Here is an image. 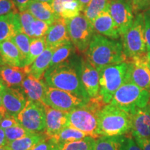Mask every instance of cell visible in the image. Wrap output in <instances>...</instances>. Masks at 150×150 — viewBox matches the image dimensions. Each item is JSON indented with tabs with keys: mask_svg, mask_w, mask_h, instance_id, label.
<instances>
[{
	"mask_svg": "<svg viewBox=\"0 0 150 150\" xmlns=\"http://www.w3.org/2000/svg\"><path fill=\"white\" fill-rule=\"evenodd\" d=\"M124 150H142L139 146L137 145L132 135L130 136H126V140L125 142Z\"/></svg>",
	"mask_w": 150,
	"mask_h": 150,
	"instance_id": "cell-42",
	"label": "cell"
},
{
	"mask_svg": "<svg viewBox=\"0 0 150 150\" xmlns=\"http://www.w3.org/2000/svg\"><path fill=\"white\" fill-rule=\"evenodd\" d=\"M107 9L121 37L126 33L134 21V8L129 0H109Z\"/></svg>",
	"mask_w": 150,
	"mask_h": 150,
	"instance_id": "cell-11",
	"label": "cell"
},
{
	"mask_svg": "<svg viewBox=\"0 0 150 150\" xmlns=\"http://www.w3.org/2000/svg\"><path fill=\"white\" fill-rule=\"evenodd\" d=\"M53 150H61V149H60V148L58 147L57 145H54V148H53Z\"/></svg>",
	"mask_w": 150,
	"mask_h": 150,
	"instance_id": "cell-52",
	"label": "cell"
},
{
	"mask_svg": "<svg viewBox=\"0 0 150 150\" xmlns=\"http://www.w3.org/2000/svg\"><path fill=\"white\" fill-rule=\"evenodd\" d=\"M20 125L19 122L16 117L9 115L8 113H6L1 118L0 121V127L3 129H6L10 127L17 126Z\"/></svg>",
	"mask_w": 150,
	"mask_h": 150,
	"instance_id": "cell-38",
	"label": "cell"
},
{
	"mask_svg": "<svg viewBox=\"0 0 150 150\" xmlns=\"http://www.w3.org/2000/svg\"><path fill=\"white\" fill-rule=\"evenodd\" d=\"M27 102V98L21 87L11 88L5 86L2 104L6 113L17 117Z\"/></svg>",
	"mask_w": 150,
	"mask_h": 150,
	"instance_id": "cell-14",
	"label": "cell"
},
{
	"mask_svg": "<svg viewBox=\"0 0 150 150\" xmlns=\"http://www.w3.org/2000/svg\"><path fill=\"white\" fill-rule=\"evenodd\" d=\"M32 40L33 38L22 32L16 33L11 39V40L16 45L17 47L18 48L19 51L21 53L24 67L25 65L26 60H27L28 54H29L30 45H31Z\"/></svg>",
	"mask_w": 150,
	"mask_h": 150,
	"instance_id": "cell-31",
	"label": "cell"
},
{
	"mask_svg": "<svg viewBox=\"0 0 150 150\" xmlns=\"http://www.w3.org/2000/svg\"><path fill=\"white\" fill-rule=\"evenodd\" d=\"M0 56L4 64L24 67L21 53L11 40L0 42Z\"/></svg>",
	"mask_w": 150,
	"mask_h": 150,
	"instance_id": "cell-23",
	"label": "cell"
},
{
	"mask_svg": "<svg viewBox=\"0 0 150 150\" xmlns=\"http://www.w3.org/2000/svg\"><path fill=\"white\" fill-rule=\"evenodd\" d=\"M50 25L42 20L35 19L31 26L33 38H40L45 37Z\"/></svg>",
	"mask_w": 150,
	"mask_h": 150,
	"instance_id": "cell-36",
	"label": "cell"
},
{
	"mask_svg": "<svg viewBox=\"0 0 150 150\" xmlns=\"http://www.w3.org/2000/svg\"><path fill=\"white\" fill-rule=\"evenodd\" d=\"M5 88V85L0 80V115L4 116L6 112L2 104V97H3V93Z\"/></svg>",
	"mask_w": 150,
	"mask_h": 150,
	"instance_id": "cell-45",
	"label": "cell"
},
{
	"mask_svg": "<svg viewBox=\"0 0 150 150\" xmlns=\"http://www.w3.org/2000/svg\"><path fill=\"white\" fill-rule=\"evenodd\" d=\"M65 20L71 42L76 47L78 53L85 54L95 33L93 24L83 13L74 18Z\"/></svg>",
	"mask_w": 150,
	"mask_h": 150,
	"instance_id": "cell-8",
	"label": "cell"
},
{
	"mask_svg": "<svg viewBox=\"0 0 150 150\" xmlns=\"http://www.w3.org/2000/svg\"><path fill=\"white\" fill-rule=\"evenodd\" d=\"M46 137L42 133L35 134L9 142L6 146L9 150H31Z\"/></svg>",
	"mask_w": 150,
	"mask_h": 150,
	"instance_id": "cell-25",
	"label": "cell"
},
{
	"mask_svg": "<svg viewBox=\"0 0 150 150\" xmlns=\"http://www.w3.org/2000/svg\"><path fill=\"white\" fill-rule=\"evenodd\" d=\"M76 52H77L76 47L71 41L61 44L54 49L50 67L69 61L70 58L74 55Z\"/></svg>",
	"mask_w": 150,
	"mask_h": 150,
	"instance_id": "cell-27",
	"label": "cell"
},
{
	"mask_svg": "<svg viewBox=\"0 0 150 150\" xmlns=\"http://www.w3.org/2000/svg\"><path fill=\"white\" fill-rule=\"evenodd\" d=\"M126 136H101L96 139L95 150H124Z\"/></svg>",
	"mask_w": 150,
	"mask_h": 150,
	"instance_id": "cell-28",
	"label": "cell"
},
{
	"mask_svg": "<svg viewBox=\"0 0 150 150\" xmlns=\"http://www.w3.org/2000/svg\"><path fill=\"white\" fill-rule=\"evenodd\" d=\"M150 4V0H138L134 10H142L149 7Z\"/></svg>",
	"mask_w": 150,
	"mask_h": 150,
	"instance_id": "cell-46",
	"label": "cell"
},
{
	"mask_svg": "<svg viewBox=\"0 0 150 150\" xmlns=\"http://www.w3.org/2000/svg\"><path fill=\"white\" fill-rule=\"evenodd\" d=\"M27 10L35 19L45 22L50 25H52L59 18L54 13L51 4L47 2L32 0Z\"/></svg>",
	"mask_w": 150,
	"mask_h": 150,
	"instance_id": "cell-22",
	"label": "cell"
},
{
	"mask_svg": "<svg viewBox=\"0 0 150 150\" xmlns=\"http://www.w3.org/2000/svg\"><path fill=\"white\" fill-rule=\"evenodd\" d=\"M129 1H131V4H132V6H133V8H134V7L136 6V4H137V3H138V0H129Z\"/></svg>",
	"mask_w": 150,
	"mask_h": 150,
	"instance_id": "cell-49",
	"label": "cell"
},
{
	"mask_svg": "<svg viewBox=\"0 0 150 150\" xmlns=\"http://www.w3.org/2000/svg\"><path fill=\"white\" fill-rule=\"evenodd\" d=\"M132 117L129 112L111 104H106L99 114L97 134L101 136H121L131 131Z\"/></svg>",
	"mask_w": 150,
	"mask_h": 150,
	"instance_id": "cell-4",
	"label": "cell"
},
{
	"mask_svg": "<svg viewBox=\"0 0 150 150\" xmlns=\"http://www.w3.org/2000/svg\"><path fill=\"white\" fill-rule=\"evenodd\" d=\"M19 12L26 11L32 0H13Z\"/></svg>",
	"mask_w": 150,
	"mask_h": 150,
	"instance_id": "cell-43",
	"label": "cell"
},
{
	"mask_svg": "<svg viewBox=\"0 0 150 150\" xmlns=\"http://www.w3.org/2000/svg\"><path fill=\"white\" fill-rule=\"evenodd\" d=\"M52 150H53V149H52Z\"/></svg>",
	"mask_w": 150,
	"mask_h": 150,
	"instance_id": "cell-58",
	"label": "cell"
},
{
	"mask_svg": "<svg viewBox=\"0 0 150 150\" xmlns=\"http://www.w3.org/2000/svg\"><path fill=\"white\" fill-rule=\"evenodd\" d=\"M144 21H145V33L146 43H147V52H150V9L143 13Z\"/></svg>",
	"mask_w": 150,
	"mask_h": 150,
	"instance_id": "cell-39",
	"label": "cell"
},
{
	"mask_svg": "<svg viewBox=\"0 0 150 150\" xmlns=\"http://www.w3.org/2000/svg\"><path fill=\"white\" fill-rule=\"evenodd\" d=\"M0 150H9L8 148H7L6 146H5V147H1L0 148Z\"/></svg>",
	"mask_w": 150,
	"mask_h": 150,
	"instance_id": "cell-53",
	"label": "cell"
},
{
	"mask_svg": "<svg viewBox=\"0 0 150 150\" xmlns=\"http://www.w3.org/2000/svg\"><path fill=\"white\" fill-rule=\"evenodd\" d=\"M54 144L48 138H45L42 141L38 143L31 150H52L54 147Z\"/></svg>",
	"mask_w": 150,
	"mask_h": 150,
	"instance_id": "cell-41",
	"label": "cell"
},
{
	"mask_svg": "<svg viewBox=\"0 0 150 150\" xmlns=\"http://www.w3.org/2000/svg\"><path fill=\"white\" fill-rule=\"evenodd\" d=\"M131 135L142 150H150V138H145L138 135Z\"/></svg>",
	"mask_w": 150,
	"mask_h": 150,
	"instance_id": "cell-40",
	"label": "cell"
},
{
	"mask_svg": "<svg viewBox=\"0 0 150 150\" xmlns=\"http://www.w3.org/2000/svg\"><path fill=\"white\" fill-rule=\"evenodd\" d=\"M88 101L70 92L47 86L43 104L54 109L70 112L84 106Z\"/></svg>",
	"mask_w": 150,
	"mask_h": 150,
	"instance_id": "cell-10",
	"label": "cell"
},
{
	"mask_svg": "<svg viewBox=\"0 0 150 150\" xmlns=\"http://www.w3.org/2000/svg\"><path fill=\"white\" fill-rule=\"evenodd\" d=\"M96 139L86 136L83 139L57 145L61 150H95Z\"/></svg>",
	"mask_w": 150,
	"mask_h": 150,
	"instance_id": "cell-30",
	"label": "cell"
},
{
	"mask_svg": "<svg viewBox=\"0 0 150 150\" xmlns=\"http://www.w3.org/2000/svg\"><path fill=\"white\" fill-rule=\"evenodd\" d=\"M84 55L98 72L105 67L127 61L122 42L97 33L93 35Z\"/></svg>",
	"mask_w": 150,
	"mask_h": 150,
	"instance_id": "cell-1",
	"label": "cell"
},
{
	"mask_svg": "<svg viewBox=\"0 0 150 150\" xmlns=\"http://www.w3.org/2000/svg\"><path fill=\"white\" fill-rule=\"evenodd\" d=\"M46 47L45 37L40 38H33L30 45L29 54L26 60L24 67L29 66L32 64L33 61L44 52Z\"/></svg>",
	"mask_w": 150,
	"mask_h": 150,
	"instance_id": "cell-32",
	"label": "cell"
},
{
	"mask_svg": "<svg viewBox=\"0 0 150 150\" xmlns=\"http://www.w3.org/2000/svg\"><path fill=\"white\" fill-rule=\"evenodd\" d=\"M18 32H22L20 13H11L0 16V42L11 40Z\"/></svg>",
	"mask_w": 150,
	"mask_h": 150,
	"instance_id": "cell-21",
	"label": "cell"
},
{
	"mask_svg": "<svg viewBox=\"0 0 150 150\" xmlns=\"http://www.w3.org/2000/svg\"><path fill=\"white\" fill-rule=\"evenodd\" d=\"M79 74L81 81L90 98L99 95V74L97 69L86 59H80Z\"/></svg>",
	"mask_w": 150,
	"mask_h": 150,
	"instance_id": "cell-13",
	"label": "cell"
},
{
	"mask_svg": "<svg viewBox=\"0 0 150 150\" xmlns=\"http://www.w3.org/2000/svg\"><path fill=\"white\" fill-rule=\"evenodd\" d=\"M4 131L8 142L14 141V140L24 138V137L36 134V133H33L29 131L20 125L10 127V128L5 129Z\"/></svg>",
	"mask_w": 150,
	"mask_h": 150,
	"instance_id": "cell-34",
	"label": "cell"
},
{
	"mask_svg": "<svg viewBox=\"0 0 150 150\" xmlns=\"http://www.w3.org/2000/svg\"><path fill=\"white\" fill-rule=\"evenodd\" d=\"M67 61L50 67L45 71L43 80L49 87L70 92L79 97L89 100L79 74V61Z\"/></svg>",
	"mask_w": 150,
	"mask_h": 150,
	"instance_id": "cell-2",
	"label": "cell"
},
{
	"mask_svg": "<svg viewBox=\"0 0 150 150\" xmlns=\"http://www.w3.org/2000/svg\"><path fill=\"white\" fill-rule=\"evenodd\" d=\"M95 32L108 38L118 40L121 37L115 22L107 9L102 11L93 22Z\"/></svg>",
	"mask_w": 150,
	"mask_h": 150,
	"instance_id": "cell-19",
	"label": "cell"
},
{
	"mask_svg": "<svg viewBox=\"0 0 150 150\" xmlns=\"http://www.w3.org/2000/svg\"><path fill=\"white\" fill-rule=\"evenodd\" d=\"M27 100L40 102L43 104L47 86L42 79H39L29 74L20 86Z\"/></svg>",
	"mask_w": 150,
	"mask_h": 150,
	"instance_id": "cell-17",
	"label": "cell"
},
{
	"mask_svg": "<svg viewBox=\"0 0 150 150\" xmlns=\"http://www.w3.org/2000/svg\"><path fill=\"white\" fill-rule=\"evenodd\" d=\"M20 125L31 132L41 134L46 128L45 105L40 102L27 100L17 116Z\"/></svg>",
	"mask_w": 150,
	"mask_h": 150,
	"instance_id": "cell-9",
	"label": "cell"
},
{
	"mask_svg": "<svg viewBox=\"0 0 150 150\" xmlns=\"http://www.w3.org/2000/svg\"><path fill=\"white\" fill-rule=\"evenodd\" d=\"M147 58L148 62H149V63H150V52H148L147 53Z\"/></svg>",
	"mask_w": 150,
	"mask_h": 150,
	"instance_id": "cell-51",
	"label": "cell"
},
{
	"mask_svg": "<svg viewBox=\"0 0 150 150\" xmlns=\"http://www.w3.org/2000/svg\"><path fill=\"white\" fill-rule=\"evenodd\" d=\"M29 74L28 66L18 67L6 64L0 65V80L7 87H20Z\"/></svg>",
	"mask_w": 150,
	"mask_h": 150,
	"instance_id": "cell-16",
	"label": "cell"
},
{
	"mask_svg": "<svg viewBox=\"0 0 150 150\" xmlns=\"http://www.w3.org/2000/svg\"><path fill=\"white\" fill-rule=\"evenodd\" d=\"M2 117H3L2 115H0V121H1V118H2Z\"/></svg>",
	"mask_w": 150,
	"mask_h": 150,
	"instance_id": "cell-55",
	"label": "cell"
},
{
	"mask_svg": "<svg viewBox=\"0 0 150 150\" xmlns=\"http://www.w3.org/2000/svg\"><path fill=\"white\" fill-rule=\"evenodd\" d=\"M149 109H150V102H149Z\"/></svg>",
	"mask_w": 150,
	"mask_h": 150,
	"instance_id": "cell-56",
	"label": "cell"
},
{
	"mask_svg": "<svg viewBox=\"0 0 150 150\" xmlns=\"http://www.w3.org/2000/svg\"><path fill=\"white\" fill-rule=\"evenodd\" d=\"M7 143H8V141H7L4 129L0 127V148L5 147Z\"/></svg>",
	"mask_w": 150,
	"mask_h": 150,
	"instance_id": "cell-47",
	"label": "cell"
},
{
	"mask_svg": "<svg viewBox=\"0 0 150 150\" xmlns=\"http://www.w3.org/2000/svg\"><path fill=\"white\" fill-rule=\"evenodd\" d=\"M46 128L44 134L47 138H51L62 129L69 127L68 112L56 110L45 106Z\"/></svg>",
	"mask_w": 150,
	"mask_h": 150,
	"instance_id": "cell-15",
	"label": "cell"
},
{
	"mask_svg": "<svg viewBox=\"0 0 150 150\" xmlns=\"http://www.w3.org/2000/svg\"><path fill=\"white\" fill-rule=\"evenodd\" d=\"M149 102L150 91L127 81L115 92L110 104L131 115L136 110L147 107Z\"/></svg>",
	"mask_w": 150,
	"mask_h": 150,
	"instance_id": "cell-5",
	"label": "cell"
},
{
	"mask_svg": "<svg viewBox=\"0 0 150 150\" xmlns=\"http://www.w3.org/2000/svg\"><path fill=\"white\" fill-rule=\"evenodd\" d=\"M54 49L52 47H46L44 52L33 61L32 64L28 66L30 74L39 79L43 78L45 72L50 67Z\"/></svg>",
	"mask_w": 150,
	"mask_h": 150,
	"instance_id": "cell-24",
	"label": "cell"
},
{
	"mask_svg": "<svg viewBox=\"0 0 150 150\" xmlns=\"http://www.w3.org/2000/svg\"><path fill=\"white\" fill-rule=\"evenodd\" d=\"M108 1L109 0H91L82 11L83 16L93 24L97 17L107 8Z\"/></svg>",
	"mask_w": 150,
	"mask_h": 150,
	"instance_id": "cell-29",
	"label": "cell"
},
{
	"mask_svg": "<svg viewBox=\"0 0 150 150\" xmlns=\"http://www.w3.org/2000/svg\"><path fill=\"white\" fill-rule=\"evenodd\" d=\"M46 45L56 48L65 42H70L67 29L66 20L59 18L50 25L47 33L45 35Z\"/></svg>",
	"mask_w": 150,
	"mask_h": 150,
	"instance_id": "cell-18",
	"label": "cell"
},
{
	"mask_svg": "<svg viewBox=\"0 0 150 150\" xmlns=\"http://www.w3.org/2000/svg\"><path fill=\"white\" fill-rule=\"evenodd\" d=\"M82 12V8L78 0H68L62 6L60 18L70 20L78 16Z\"/></svg>",
	"mask_w": 150,
	"mask_h": 150,
	"instance_id": "cell-33",
	"label": "cell"
},
{
	"mask_svg": "<svg viewBox=\"0 0 150 150\" xmlns=\"http://www.w3.org/2000/svg\"><path fill=\"white\" fill-rule=\"evenodd\" d=\"M67 1H68V0H53V1H52L51 4L52 8H53L56 16L59 18H60V13H61L62 6H63V3Z\"/></svg>",
	"mask_w": 150,
	"mask_h": 150,
	"instance_id": "cell-44",
	"label": "cell"
},
{
	"mask_svg": "<svg viewBox=\"0 0 150 150\" xmlns=\"http://www.w3.org/2000/svg\"><path fill=\"white\" fill-rule=\"evenodd\" d=\"M18 12L13 0H0V16Z\"/></svg>",
	"mask_w": 150,
	"mask_h": 150,
	"instance_id": "cell-37",
	"label": "cell"
},
{
	"mask_svg": "<svg viewBox=\"0 0 150 150\" xmlns=\"http://www.w3.org/2000/svg\"><path fill=\"white\" fill-rule=\"evenodd\" d=\"M149 68H150V63H149Z\"/></svg>",
	"mask_w": 150,
	"mask_h": 150,
	"instance_id": "cell-57",
	"label": "cell"
},
{
	"mask_svg": "<svg viewBox=\"0 0 150 150\" xmlns=\"http://www.w3.org/2000/svg\"><path fill=\"white\" fill-rule=\"evenodd\" d=\"M19 13H20V20L22 33H25L29 36L33 38L32 32H31V26L35 18L27 10Z\"/></svg>",
	"mask_w": 150,
	"mask_h": 150,
	"instance_id": "cell-35",
	"label": "cell"
},
{
	"mask_svg": "<svg viewBox=\"0 0 150 150\" xmlns=\"http://www.w3.org/2000/svg\"><path fill=\"white\" fill-rule=\"evenodd\" d=\"M128 72V61L109 65L99 71V95L105 104H110L115 92L127 81Z\"/></svg>",
	"mask_w": 150,
	"mask_h": 150,
	"instance_id": "cell-6",
	"label": "cell"
},
{
	"mask_svg": "<svg viewBox=\"0 0 150 150\" xmlns=\"http://www.w3.org/2000/svg\"><path fill=\"white\" fill-rule=\"evenodd\" d=\"M36 1H42V2H47V3L51 4H52V1H53V0H36Z\"/></svg>",
	"mask_w": 150,
	"mask_h": 150,
	"instance_id": "cell-50",
	"label": "cell"
},
{
	"mask_svg": "<svg viewBox=\"0 0 150 150\" xmlns=\"http://www.w3.org/2000/svg\"><path fill=\"white\" fill-rule=\"evenodd\" d=\"M131 134L150 138V109L149 106L131 114Z\"/></svg>",
	"mask_w": 150,
	"mask_h": 150,
	"instance_id": "cell-20",
	"label": "cell"
},
{
	"mask_svg": "<svg viewBox=\"0 0 150 150\" xmlns=\"http://www.w3.org/2000/svg\"><path fill=\"white\" fill-rule=\"evenodd\" d=\"M78 1H79L81 6V8H82V11H83V9L86 8V6L88 4L91 0H78Z\"/></svg>",
	"mask_w": 150,
	"mask_h": 150,
	"instance_id": "cell-48",
	"label": "cell"
},
{
	"mask_svg": "<svg viewBox=\"0 0 150 150\" xmlns=\"http://www.w3.org/2000/svg\"><path fill=\"white\" fill-rule=\"evenodd\" d=\"M88 136L83 132L71 127H67L58 133L55 136L49 138L52 140L54 145H59L61 144L67 143L74 141H77Z\"/></svg>",
	"mask_w": 150,
	"mask_h": 150,
	"instance_id": "cell-26",
	"label": "cell"
},
{
	"mask_svg": "<svg viewBox=\"0 0 150 150\" xmlns=\"http://www.w3.org/2000/svg\"><path fill=\"white\" fill-rule=\"evenodd\" d=\"M127 81L150 91V68L147 54L129 60Z\"/></svg>",
	"mask_w": 150,
	"mask_h": 150,
	"instance_id": "cell-12",
	"label": "cell"
},
{
	"mask_svg": "<svg viewBox=\"0 0 150 150\" xmlns=\"http://www.w3.org/2000/svg\"><path fill=\"white\" fill-rule=\"evenodd\" d=\"M4 65V63H3L2 60H1V56H0V65Z\"/></svg>",
	"mask_w": 150,
	"mask_h": 150,
	"instance_id": "cell-54",
	"label": "cell"
},
{
	"mask_svg": "<svg viewBox=\"0 0 150 150\" xmlns=\"http://www.w3.org/2000/svg\"><path fill=\"white\" fill-rule=\"evenodd\" d=\"M122 42L127 61L147 54L143 13H136L132 25L122 36Z\"/></svg>",
	"mask_w": 150,
	"mask_h": 150,
	"instance_id": "cell-7",
	"label": "cell"
},
{
	"mask_svg": "<svg viewBox=\"0 0 150 150\" xmlns=\"http://www.w3.org/2000/svg\"><path fill=\"white\" fill-rule=\"evenodd\" d=\"M106 105L100 95L91 98L83 106L68 112L69 127L78 129L88 136L97 139L99 114Z\"/></svg>",
	"mask_w": 150,
	"mask_h": 150,
	"instance_id": "cell-3",
	"label": "cell"
}]
</instances>
